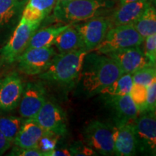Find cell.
Segmentation results:
<instances>
[{
  "instance_id": "9",
  "label": "cell",
  "mask_w": 156,
  "mask_h": 156,
  "mask_svg": "<svg viewBox=\"0 0 156 156\" xmlns=\"http://www.w3.org/2000/svg\"><path fill=\"white\" fill-rule=\"evenodd\" d=\"M80 36L84 48L87 52L93 51L111 28L108 17L97 16L80 24L73 25Z\"/></svg>"
},
{
  "instance_id": "26",
  "label": "cell",
  "mask_w": 156,
  "mask_h": 156,
  "mask_svg": "<svg viewBox=\"0 0 156 156\" xmlns=\"http://www.w3.org/2000/svg\"><path fill=\"white\" fill-rule=\"evenodd\" d=\"M154 80H156L155 66H147L132 74L133 83H138L147 86Z\"/></svg>"
},
{
  "instance_id": "1",
  "label": "cell",
  "mask_w": 156,
  "mask_h": 156,
  "mask_svg": "<svg viewBox=\"0 0 156 156\" xmlns=\"http://www.w3.org/2000/svg\"><path fill=\"white\" fill-rule=\"evenodd\" d=\"M123 73L114 60L105 54L88 52L85 56L80 77L82 86L88 95L99 94Z\"/></svg>"
},
{
  "instance_id": "18",
  "label": "cell",
  "mask_w": 156,
  "mask_h": 156,
  "mask_svg": "<svg viewBox=\"0 0 156 156\" xmlns=\"http://www.w3.org/2000/svg\"><path fill=\"white\" fill-rule=\"evenodd\" d=\"M56 4V0H29L22 18L30 22L41 23L51 12Z\"/></svg>"
},
{
  "instance_id": "34",
  "label": "cell",
  "mask_w": 156,
  "mask_h": 156,
  "mask_svg": "<svg viewBox=\"0 0 156 156\" xmlns=\"http://www.w3.org/2000/svg\"><path fill=\"white\" fill-rule=\"evenodd\" d=\"M115 1L118 2L119 5H124V4H125V3L139 1V0H115Z\"/></svg>"
},
{
  "instance_id": "23",
  "label": "cell",
  "mask_w": 156,
  "mask_h": 156,
  "mask_svg": "<svg viewBox=\"0 0 156 156\" xmlns=\"http://www.w3.org/2000/svg\"><path fill=\"white\" fill-rule=\"evenodd\" d=\"M25 119L15 116H0V131L6 139L13 143L17 133L20 129Z\"/></svg>"
},
{
  "instance_id": "13",
  "label": "cell",
  "mask_w": 156,
  "mask_h": 156,
  "mask_svg": "<svg viewBox=\"0 0 156 156\" xmlns=\"http://www.w3.org/2000/svg\"><path fill=\"white\" fill-rule=\"evenodd\" d=\"M23 87L22 80L17 73L0 79V112H11L18 106Z\"/></svg>"
},
{
  "instance_id": "12",
  "label": "cell",
  "mask_w": 156,
  "mask_h": 156,
  "mask_svg": "<svg viewBox=\"0 0 156 156\" xmlns=\"http://www.w3.org/2000/svg\"><path fill=\"white\" fill-rule=\"evenodd\" d=\"M46 101V90L41 84L28 83L23 87L19 113L25 119H34Z\"/></svg>"
},
{
  "instance_id": "14",
  "label": "cell",
  "mask_w": 156,
  "mask_h": 156,
  "mask_svg": "<svg viewBox=\"0 0 156 156\" xmlns=\"http://www.w3.org/2000/svg\"><path fill=\"white\" fill-rule=\"evenodd\" d=\"M114 155L132 156L136 153L137 142L132 122H116L112 126Z\"/></svg>"
},
{
  "instance_id": "35",
  "label": "cell",
  "mask_w": 156,
  "mask_h": 156,
  "mask_svg": "<svg viewBox=\"0 0 156 156\" xmlns=\"http://www.w3.org/2000/svg\"><path fill=\"white\" fill-rule=\"evenodd\" d=\"M67 1H70V0H56V3L61 2H67Z\"/></svg>"
},
{
  "instance_id": "15",
  "label": "cell",
  "mask_w": 156,
  "mask_h": 156,
  "mask_svg": "<svg viewBox=\"0 0 156 156\" xmlns=\"http://www.w3.org/2000/svg\"><path fill=\"white\" fill-rule=\"evenodd\" d=\"M153 0H139L119 5L108 17L111 28L119 25L132 24L150 6L153 5Z\"/></svg>"
},
{
  "instance_id": "28",
  "label": "cell",
  "mask_w": 156,
  "mask_h": 156,
  "mask_svg": "<svg viewBox=\"0 0 156 156\" xmlns=\"http://www.w3.org/2000/svg\"><path fill=\"white\" fill-rule=\"evenodd\" d=\"M145 48L143 51L146 57L152 64L156 62V34L146 37L144 41Z\"/></svg>"
},
{
  "instance_id": "4",
  "label": "cell",
  "mask_w": 156,
  "mask_h": 156,
  "mask_svg": "<svg viewBox=\"0 0 156 156\" xmlns=\"http://www.w3.org/2000/svg\"><path fill=\"white\" fill-rule=\"evenodd\" d=\"M145 38L132 24L119 25L108 29L106 36L93 51L107 54L114 51L141 46Z\"/></svg>"
},
{
  "instance_id": "30",
  "label": "cell",
  "mask_w": 156,
  "mask_h": 156,
  "mask_svg": "<svg viewBox=\"0 0 156 156\" xmlns=\"http://www.w3.org/2000/svg\"><path fill=\"white\" fill-rule=\"evenodd\" d=\"M9 155L15 156H44L38 147L34 148H21L15 147L10 152Z\"/></svg>"
},
{
  "instance_id": "21",
  "label": "cell",
  "mask_w": 156,
  "mask_h": 156,
  "mask_svg": "<svg viewBox=\"0 0 156 156\" xmlns=\"http://www.w3.org/2000/svg\"><path fill=\"white\" fill-rule=\"evenodd\" d=\"M132 25L144 38L156 34V10L153 5L147 7Z\"/></svg>"
},
{
  "instance_id": "33",
  "label": "cell",
  "mask_w": 156,
  "mask_h": 156,
  "mask_svg": "<svg viewBox=\"0 0 156 156\" xmlns=\"http://www.w3.org/2000/svg\"><path fill=\"white\" fill-rule=\"evenodd\" d=\"M11 142L6 139L4 134L0 131V155H3L11 147Z\"/></svg>"
},
{
  "instance_id": "29",
  "label": "cell",
  "mask_w": 156,
  "mask_h": 156,
  "mask_svg": "<svg viewBox=\"0 0 156 156\" xmlns=\"http://www.w3.org/2000/svg\"><path fill=\"white\" fill-rule=\"evenodd\" d=\"M147 112H155L156 108V80L147 86Z\"/></svg>"
},
{
  "instance_id": "27",
  "label": "cell",
  "mask_w": 156,
  "mask_h": 156,
  "mask_svg": "<svg viewBox=\"0 0 156 156\" xmlns=\"http://www.w3.org/2000/svg\"><path fill=\"white\" fill-rule=\"evenodd\" d=\"M60 136H61L51 132H44V135L41 138L38 145V148L44 153V156L46 153L56 147Z\"/></svg>"
},
{
  "instance_id": "20",
  "label": "cell",
  "mask_w": 156,
  "mask_h": 156,
  "mask_svg": "<svg viewBox=\"0 0 156 156\" xmlns=\"http://www.w3.org/2000/svg\"><path fill=\"white\" fill-rule=\"evenodd\" d=\"M53 45L56 46L60 53L85 49L80 36L73 25H70L58 35L54 40Z\"/></svg>"
},
{
  "instance_id": "5",
  "label": "cell",
  "mask_w": 156,
  "mask_h": 156,
  "mask_svg": "<svg viewBox=\"0 0 156 156\" xmlns=\"http://www.w3.org/2000/svg\"><path fill=\"white\" fill-rule=\"evenodd\" d=\"M41 23L30 22L21 18L19 24L5 46L0 49V59L2 63L10 64L28 46L31 37L38 30Z\"/></svg>"
},
{
  "instance_id": "31",
  "label": "cell",
  "mask_w": 156,
  "mask_h": 156,
  "mask_svg": "<svg viewBox=\"0 0 156 156\" xmlns=\"http://www.w3.org/2000/svg\"><path fill=\"white\" fill-rule=\"evenodd\" d=\"M71 155H97L98 154L94 150L89 146L84 145L83 144H76L69 148Z\"/></svg>"
},
{
  "instance_id": "2",
  "label": "cell",
  "mask_w": 156,
  "mask_h": 156,
  "mask_svg": "<svg viewBox=\"0 0 156 156\" xmlns=\"http://www.w3.org/2000/svg\"><path fill=\"white\" fill-rule=\"evenodd\" d=\"M115 0H70L56 4L54 18L65 24H74L101 16L115 5Z\"/></svg>"
},
{
  "instance_id": "17",
  "label": "cell",
  "mask_w": 156,
  "mask_h": 156,
  "mask_svg": "<svg viewBox=\"0 0 156 156\" xmlns=\"http://www.w3.org/2000/svg\"><path fill=\"white\" fill-rule=\"evenodd\" d=\"M44 134L43 129L34 119H25L13 143L21 148L38 147V142Z\"/></svg>"
},
{
  "instance_id": "10",
  "label": "cell",
  "mask_w": 156,
  "mask_h": 156,
  "mask_svg": "<svg viewBox=\"0 0 156 156\" xmlns=\"http://www.w3.org/2000/svg\"><path fill=\"white\" fill-rule=\"evenodd\" d=\"M34 119L44 132L57 135H65L67 132L66 116L56 103L46 101Z\"/></svg>"
},
{
  "instance_id": "3",
  "label": "cell",
  "mask_w": 156,
  "mask_h": 156,
  "mask_svg": "<svg viewBox=\"0 0 156 156\" xmlns=\"http://www.w3.org/2000/svg\"><path fill=\"white\" fill-rule=\"evenodd\" d=\"M85 49L56 54L47 69L40 74L45 81L60 85H68L75 82L80 75L85 56Z\"/></svg>"
},
{
  "instance_id": "6",
  "label": "cell",
  "mask_w": 156,
  "mask_h": 156,
  "mask_svg": "<svg viewBox=\"0 0 156 156\" xmlns=\"http://www.w3.org/2000/svg\"><path fill=\"white\" fill-rule=\"evenodd\" d=\"M85 142L87 146L101 155H114V136L112 126L93 121L84 130Z\"/></svg>"
},
{
  "instance_id": "16",
  "label": "cell",
  "mask_w": 156,
  "mask_h": 156,
  "mask_svg": "<svg viewBox=\"0 0 156 156\" xmlns=\"http://www.w3.org/2000/svg\"><path fill=\"white\" fill-rule=\"evenodd\" d=\"M106 101L114 113L116 122H132L139 114L129 94L106 97Z\"/></svg>"
},
{
  "instance_id": "32",
  "label": "cell",
  "mask_w": 156,
  "mask_h": 156,
  "mask_svg": "<svg viewBox=\"0 0 156 156\" xmlns=\"http://www.w3.org/2000/svg\"><path fill=\"white\" fill-rule=\"evenodd\" d=\"M71 153L69 149L67 148L55 147L51 151L45 154V156H70Z\"/></svg>"
},
{
  "instance_id": "22",
  "label": "cell",
  "mask_w": 156,
  "mask_h": 156,
  "mask_svg": "<svg viewBox=\"0 0 156 156\" xmlns=\"http://www.w3.org/2000/svg\"><path fill=\"white\" fill-rule=\"evenodd\" d=\"M133 85L132 74H123L112 84L103 88L99 94L105 97L122 96L129 95Z\"/></svg>"
},
{
  "instance_id": "19",
  "label": "cell",
  "mask_w": 156,
  "mask_h": 156,
  "mask_svg": "<svg viewBox=\"0 0 156 156\" xmlns=\"http://www.w3.org/2000/svg\"><path fill=\"white\" fill-rule=\"evenodd\" d=\"M73 24H65L60 26H51L36 30L31 37L28 46L25 48L30 49L34 48L49 47L54 44V40L62 32Z\"/></svg>"
},
{
  "instance_id": "7",
  "label": "cell",
  "mask_w": 156,
  "mask_h": 156,
  "mask_svg": "<svg viewBox=\"0 0 156 156\" xmlns=\"http://www.w3.org/2000/svg\"><path fill=\"white\" fill-rule=\"evenodd\" d=\"M56 54L52 46L25 50L16 60L18 69L27 75H40L47 69Z\"/></svg>"
},
{
  "instance_id": "24",
  "label": "cell",
  "mask_w": 156,
  "mask_h": 156,
  "mask_svg": "<svg viewBox=\"0 0 156 156\" xmlns=\"http://www.w3.org/2000/svg\"><path fill=\"white\" fill-rule=\"evenodd\" d=\"M129 95L135 105L138 113L147 112V86L138 83H133Z\"/></svg>"
},
{
  "instance_id": "25",
  "label": "cell",
  "mask_w": 156,
  "mask_h": 156,
  "mask_svg": "<svg viewBox=\"0 0 156 156\" xmlns=\"http://www.w3.org/2000/svg\"><path fill=\"white\" fill-rule=\"evenodd\" d=\"M20 0H0V25L7 24L16 14Z\"/></svg>"
},
{
  "instance_id": "11",
  "label": "cell",
  "mask_w": 156,
  "mask_h": 156,
  "mask_svg": "<svg viewBox=\"0 0 156 156\" xmlns=\"http://www.w3.org/2000/svg\"><path fill=\"white\" fill-rule=\"evenodd\" d=\"M116 62L123 74H133L136 71L152 64L140 46L117 50L105 54Z\"/></svg>"
},
{
  "instance_id": "8",
  "label": "cell",
  "mask_w": 156,
  "mask_h": 156,
  "mask_svg": "<svg viewBox=\"0 0 156 156\" xmlns=\"http://www.w3.org/2000/svg\"><path fill=\"white\" fill-rule=\"evenodd\" d=\"M137 148L143 153L155 155L156 117L155 112H144L132 122Z\"/></svg>"
}]
</instances>
